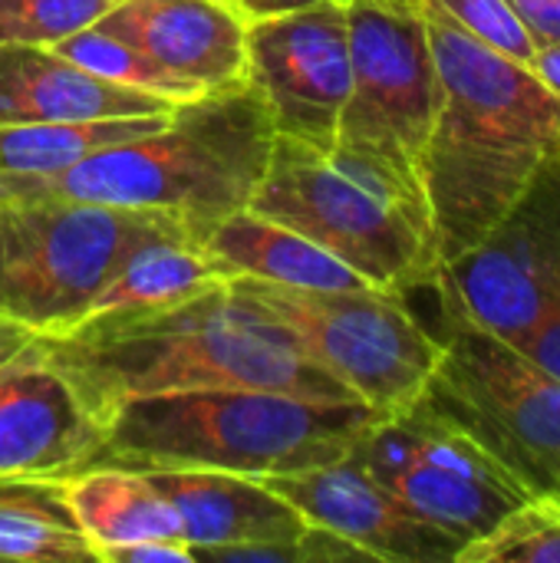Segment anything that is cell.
Here are the masks:
<instances>
[{
    "label": "cell",
    "instance_id": "cell-1",
    "mask_svg": "<svg viewBox=\"0 0 560 563\" xmlns=\"http://www.w3.org/2000/svg\"><path fill=\"white\" fill-rule=\"evenodd\" d=\"M40 353L99 426L132 399L191 389L356 402L287 330L228 284L172 307L92 317L63 336H43Z\"/></svg>",
    "mask_w": 560,
    "mask_h": 563
},
{
    "label": "cell",
    "instance_id": "cell-2",
    "mask_svg": "<svg viewBox=\"0 0 560 563\" xmlns=\"http://www.w3.org/2000/svg\"><path fill=\"white\" fill-rule=\"evenodd\" d=\"M439 69V112L422 155L439 264L479 244L560 155V96L528 63L469 36L419 0Z\"/></svg>",
    "mask_w": 560,
    "mask_h": 563
},
{
    "label": "cell",
    "instance_id": "cell-3",
    "mask_svg": "<svg viewBox=\"0 0 560 563\" xmlns=\"http://www.w3.org/2000/svg\"><path fill=\"white\" fill-rule=\"evenodd\" d=\"M274 139L271 112L244 79L178 102L155 132L112 145L63 175H0V201L56 195L152 211L205 241L224 218L251 208Z\"/></svg>",
    "mask_w": 560,
    "mask_h": 563
},
{
    "label": "cell",
    "instance_id": "cell-4",
    "mask_svg": "<svg viewBox=\"0 0 560 563\" xmlns=\"http://www.w3.org/2000/svg\"><path fill=\"white\" fill-rule=\"evenodd\" d=\"M380 419L363 402H320L271 389L145 396L119 406L102 422L96 465L277 478L347 459Z\"/></svg>",
    "mask_w": 560,
    "mask_h": 563
},
{
    "label": "cell",
    "instance_id": "cell-5",
    "mask_svg": "<svg viewBox=\"0 0 560 563\" xmlns=\"http://www.w3.org/2000/svg\"><path fill=\"white\" fill-rule=\"evenodd\" d=\"M251 211L320 244L373 287L429 290L439 257L426 208L373 165L277 135Z\"/></svg>",
    "mask_w": 560,
    "mask_h": 563
},
{
    "label": "cell",
    "instance_id": "cell-6",
    "mask_svg": "<svg viewBox=\"0 0 560 563\" xmlns=\"http://www.w3.org/2000/svg\"><path fill=\"white\" fill-rule=\"evenodd\" d=\"M165 231L188 234L162 214L96 201L56 195L0 201V317L40 336L69 333L119 261Z\"/></svg>",
    "mask_w": 560,
    "mask_h": 563
},
{
    "label": "cell",
    "instance_id": "cell-7",
    "mask_svg": "<svg viewBox=\"0 0 560 563\" xmlns=\"http://www.w3.org/2000/svg\"><path fill=\"white\" fill-rule=\"evenodd\" d=\"M228 287L287 330L304 356L380 416L416 406L439 366L442 340L403 294L294 290L267 280L231 277Z\"/></svg>",
    "mask_w": 560,
    "mask_h": 563
},
{
    "label": "cell",
    "instance_id": "cell-8",
    "mask_svg": "<svg viewBox=\"0 0 560 563\" xmlns=\"http://www.w3.org/2000/svg\"><path fill=\"white\" fill-rule=\"evenodd\" d=\"M350 96L337 125L347 152L426 208L422 155L439 112V69L419 0H347Z\"/></svg>",
    "mask_w": 560,
    "mask_h": 563
},
{
    "label": "cell",
    "instance_id": "cell-9",
    "mask_svg": "<svg viewBox=\"0 0 560 563\" xmlns=\"http://www.w3.org/2000/svg\"><path fill=\"white\" fill-rule=\"evenodd\" d=\"M442 356L422 402L475 439L531 495H560V379L518 346L442 327Z\"/></svg>",
    "mask_w": 560,
    "mask_h": 563
},
{
    "label": "cell",
    "instance_id": "cell-10",
    "mask_svg": "<svg viewBox=\"0 0 560 563\" xmlns=\"http://www.w3.org/2000/svg\"><path fill=\"white\" fill-rule=\"evenodd\" d=\"M429 290L442 327H475L521 346L560 310V155L469 251L439 264Z\"/></svg>",
    "mask_w": 560,
    "mask_h": 563
},
{
    "label": "cell",
    "instance_id": "cell-11",
    "mask_svg": "<svg viewBox=\"0 0 560 563\" xmlns=\"http://www.w3.org/2000/svg\"><path fill=\"white\" fill-rule=\"evenodd\" d=\"M350 455L416 518L462 548L531 498L498 459L422 399L370 426Z\"/></svg>",
    "mask_w": 560,
    "mask_h": 563
},
{
    "label": "cell",
    "instance_id": "cell-12",
    "mask_svg": "<svg viewBox=\"0 0 560 563\" xmlns=\"http://www.w3.org/2000/svg\"><path fill=\"white\" fill-rule=\"evenodd\" d=\"M350 76L347 0L248 23V82L261 92L277 135L330 152Z\"/></svg>",
    "mask_w": 560,
    "mask_h": 563
},
{
    "label": "cell",
    "instance_id": "cell-13",
    "mask_svg": "<svg viewBox=\"0 0 560 563\" xmlns=\"http://www.w3.org/2000/svg\"><path fill=\"white\" fill-rule=\"evenodd\" d=\"M264 482L310 525L353 541L373 563H455L462 551L455 538L396 501L353 455Z\"/></svg>",
    "mask_w": 560,
    "mask_h": 563
},
{
    "label": "cell",
    "instance_id": "cell-14",
    "mask_svg": "<svg viewBox=\"0 0 560 563\" xmlns=\"http://www.w3.org/2000/svg\"><path fill=\"white\" fill-rule=\"evenodd\" d=\"M99 452L102 426L40 350L0 373V478H69Z\"/></svg>",
    "mask_w": 560,
    "mask_h": 563
},
{
    "label": "cell",
    "instance_id": "cell-15",
    "mask_svg": "<svg viewBox=\"0 0 560 563\" xmlns=\"http://www.w3.org/2000/svg\"><path fill=\"white\" fill-rule=\"evenodd\" d=\"M96 26L129 40L198 92L248 79V20L231 0H122Z\"/></svg>",
    "mask_w": 560,
    "mask_h": 563
},
{
    "label": "cell",
    "instance_id": "cell-16",
    "mask_svg": "<svg viewBox=\"0 0 560 563\" xmlns=\"http://www.w3.org/2000/svg\"><path fill=\"white\" fill-rule=\"evenodd\" d=\"M145 475L172 501L182 525V538L191 551L287 541L304 534L310 525L264 478L198 468Z\"/></svg>",
    "mask_w": 560,
    "mask_h": 563
},
{
    "label": "cell",
    "instance_id": "cell-17",
    "mask_svg": "<svg viewBox=\"0 0 560 563\" xmlns=\"http://www.w3.org/2000/svg\"><path fill=\"white\" fill-rule=\"evenodd\" d=\"M172 102L116 86L53 46H0V125L168 112Z\"/></svg>",
    "mask_w": 560,
    "mask_h": 563
},
{
    "label": "cell",
    "instance_id": "cell-18",
    "mask_svg": "<svg viewBox=\"0 0 560 563\" xmlns=\"http://www.w3.org/2000/svg\"><path fill=\"white\" fill-rule=\"evenodd\" d=\"M201 247L224 277H251L294 290H366L373 287L350 264L307 241L304 234L254 214L251 208L224 218Z\"/></svg>",
    "mask_w": 560,
    "mask_h": 563
},
{
    "label": "cell",
    "instance_id": "cell-19",
    "mask_svg": "<svg viewBox=\"0 0 560 563\" xmlns=\"http://www.w3.org/2000/svg\"><path fill=\"white\" fill-rule=\"evenodd\" d=\"M69 511L92 544L99 563L106 554L139 541H185L172 501L145 472L96 465L63 478Z\"/></svg>",
    "mask_w": 560,
    "mask_h": 563
},
{
    "label": "cell",
    "instance_id": "cell-20",
    "mask_svg": "<svg viewBox=\"0 0 560 563\" xmlns=\"http://www.w3.org/2000/svg\"><path fill=\"white\" fill-rule=\"evenodd\" d=\"M221 284H228V277L201 247V241L182 231H165V234L145 238L119 261L109 284L96 294L86 320L106 317V313L172 307L205 290H215Z\"/></svg>",
    "mask_w": 560,
    "mask_h": 563
},
{
    "label": "cell",
    "instance_id": "cell-21",
    "mask_svg": "<svg viewBox=\"0 0 560 563\" xmlns=\"http://www.w3.org/2000/svg\"><path fill=\"white\" fill-rule=\"evenodd\" d=\"M0 561L99 563L69 511L63 478H0Z\"/></svg>",
    "mask_w": 560,
    "mask_h": 563
},
{
    "label": "cell",
    "instance_id": "cell-22",
    "mask_svg": "<svg viewBox=\"0 0 560 563\" xmlns=\"http://www.w3.org/2000/svg\"><path fill=\"white\" fill-rule=\"evenodd\" d=\"M172 109L155 112V115L0 125V175H20V178L63 175L73 165H79L112 145H122V142L155 132L158 125H165Z\"/></svg>",
    "mask_w": 560,
    "mask_h": 563
},
{
    "label": "cell",
    "instance_id": "cell-23",
    "mask_svg": "<svg viewBox=\"0 0 560 563\" xmlns=\"http://www.w3.org/2000/svg\"><path fill=\"white\" fill-rule=\"evenodd\" d=\"M53 49H59L66 59L89 69L99 79H109L116 86L158 96V99H165L172 106H178L185 99H195V96H205L191 82H185L175 73H168L165 66H158L139 46H132L129 40H122V36H116V33H109L102 26H86V30L59 40Z\"/></svg>",
    "mask_w": 560,
    "mask_h": 563
},
{
    "label": "cell",
    "instance_id": "cell-24",
    "mask_svg": "<svg viewBox=\"0 0 560 563\" xmlns=\"http://www.w3.org/2000/svg\"><path fill=\"white\" fill-rule=\"evenodd\" d=\"M455 563H560V495H531Z\"/></svg>",
    "mask_w": 560,
    "mask_h": 563
},
{
    "label": "cell",
    "instance_id": "cell-25",
    "mask_svg": "<svg viewBox=\"0 0 560 563\" xmlns=\"http://www.w3.org/2000/svg\"><path fill=\"white\" fill-rule=\"evenodd\" d=\"M122 0H0V46H56Z\"/></svg>",
    "mask_w": 560,
    "mask_h": 563
},
{
    "label": "cell",
    "instance_id": "cell-26",
    "mask_svg": "<svg viewBox=\"0 0 560 563\" xmlns=\"http://www.w3.org/2000/svg\"><path fill=\"white\" fill-rule=\"evenodd\" d=\"M195 563H353L373 561L353 541L333 534L330 528L307 525L304 534L287 541H261V544H231V548H201L191 551Z\"/></svg>",
    "mask_w": 560,
    "mask_h": 563
},
{
    "label": "cell",
    "instance_id": "cell-27",
    "mask_svg": "<svg viewBox=\"0 0 560 563\" xmlns=\"http://www.w3.org/2000/svg\"><path fill=\"white\" fill-rule=\"evenodd\" d=\"M442 13H449L469 36L492 46L502 56H512L518 63H531L535 40L525 30V23L515 16L508 0H432Z\"/></svg>",
    "mask_w": 560,
    "mask_h": 563
},
{
    "label": "cell",
    "instance_id": "cell-28",
    "mask_svg": "<svg viewBox=\"0 0 560 563\" xmlns=\"http://www.w3.org/2000/svg\"><path fill=\"white\" fill-rule=\"evenodd\" d=\"M508 7L525 23L535 46L560 43V0H508Z\"/></svg>",
    "mask_w": 560,
    "mask_h": 563
},
{
    "label": "cell",
    "instance_id": "cell-29",
    "mask_svg": "<svg viewBox=\"0 0 560 563\" xmlns=\"http://www.w3.org/2000/svg\"><path fill=\"white\" fill-rule=\"evenodd\" d=\"M106 563H195L185 541H139L106 554Z\"/></svg>",
    "mask_w": 560,
    "mask_h": 563
},
{
    "label": "cell",
    "instance_id": "cell-30",
    "mask_svg": "<svg viewBox=\"0 0 560 563\" xmlns=\"http://www.w3.org/2000/svg\"><path fill=\"white\" fill-rule=\"evenodd\" d=\"M531 363H538L541 369H548L551 376L560 379V310L554 317H548L521 346H518Z\"/></svg>",
    "mask_w": 560,
    "mask_h": 563
},
{
    "label": "cell",
    "instance_id": "cell-31",
    "mask_svg": "<svg viewBox=\"0 0 560 563\" xmlns=\"http://www.w3.org/2000/svg\"><path fill=\"white\" fill-rule=\"evenodd\" d=\"M43 336L17 320L0 317V373H7L10 366H17L20 360L33 356L40 350Z\"/></svg>",
    "mask_w": 560,
    "mask_h": 563
},
{
    "label": "cell",
    "instance_id": "cell-32",
    "mask_svg": "<svg viewBox=\"0 0 560 563\" xmlns=\"http://www.w3.org/2000/svg\"><path fill=\"white\" fill-rule=\"evenodd\" d=\"M241 16L251 20H267V16H281V13H294V10H307L317 3H343V0H231Z\"/></svg>",
    "mask_w": 560,
    "mask_h": 563
},
{
    "label": "cell",
    "instance_id": "cell-33",
    "mask_svg": "<svg viewBox=\"0 0 560 563\" xmlns=\"http://www.w3.org/2000/svg\"><path fill=\"white\" fill-rule=\"evenodd\" d=\"M528 66L535 69V76H538V79H541L554 96H560V43L538 46Z\"/></svg>",
    "mask_w": 560,
    "mask_h": 563
}]
</instances>
